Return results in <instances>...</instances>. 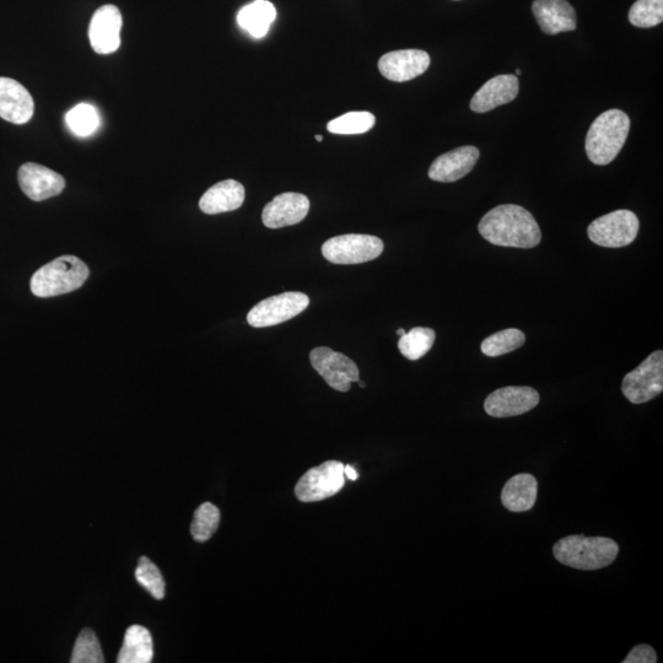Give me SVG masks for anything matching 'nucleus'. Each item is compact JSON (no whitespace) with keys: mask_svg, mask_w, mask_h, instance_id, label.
Wrapping results in <instances>:
<instances>
[{"mask_svg":"<svg viewBox=\"0 0 663 663\" xmlns=\"http://www.w3.org/2000/svg\"><path fill=\"white\" fill-rule=\"evenodd\" d=\"M662 391L663 352L656 350L624 377L622 392L630 403L643 404L660 396Z\"/></svg>","mask_w":663,"mask_h":663,"instance_id":"nucleus-8","label":"nucleus"},{"mask_svg":"<svg viewBox=\"0 0 663 663\" xmlns=\"http://www.w3.org/2000/svg\"><path fill=\"white\" fill-rule=\"evenodd\" d=\"M526 336L524 332L509 328V330L500 331L485 338L481 344L482 353L490 358H497L500 355L515 352L516 349L524 346Z\"/></svg>","mask_w":663,"mask_h":663,"instance_id":"nucleus-25","label":"nucleus"},{"mask_svg":"<svg viewBox=\"0 0 663 663\" xmlns=\"http://www.w3.org/2000/svg\"><path fill=\"white\" fill-rule=\"evenodd\" d=\"M516 74H517V75H521V70H520V69H517V70H516Z\"/></svg>","mask_w":663,"mask_h":663,"instance_id":"nucleus-37","label":"nucleus"},{"mask_svg":"<svg viewBox=\"0 0 663 663\" xmlns=\"http://www.w3.org/2000/svg\"><path fill=\"white\" fill-rule=\"evenodd\" d=\"M21 190L32 201L41 202L61 194L66 188V180L58 172L35 163H26L19 169Z\"/></svg>","mask_w":663,"mask_h":663,"instance_id":"nucleus-13","label":"nucleus"},{"mask_svg":"<svg viewBox=\"0 0 663 663\" xmlns=\"http://www.w3.org/2000/svg\"><path fill=\"white\" fill-rule=\"evenodd\" d=\"M136 579L143 589L147 590L155 600H163L165 597V580L158 567L147 557L139 559L136 570Z\"/></svg>","mask_w":663,"mask_h":663,"instance_id":"nucleus-31","label":"nucleus"},{"mask_svg":"<svg viewBox=\"0 0 663 663\" xmlns=\"http://www.w3.org/2000/svg\"><path fill=\"white\" fill-rule=\"evenodd\" d=\"M479 234L495 246L533 249L541 244L542 233L533 215L515 204L490 210L478 225Z\"/></svg>","mask_w":663,"mask_h":663,"instance_id":"nucleus-1","label":"nucleus"},{"mask_svg":"<svg viewBox=\"0 0 663 663\" xmlns=\"http://www.w3.org/2000/svg\"><path fill=\"white\" fill-rule=\"evenodd\" d=\"M520 83L516 75H498L485 83L471 100V110L476 113H485L497 109L499 106L509 104L519 95Z\"/></svg>","mask_w":663,"mask_h":663,"instance_id":"nucleus-19","label":"nucleus"},{"mask_svg":"<svg viewBox=\"0 0 663 663\" xmlns=\"http://www.w3.org/2000/svg\"><path fill=\"white\" fill-rule=\"evenodd\" d=\"M537 495V479L530 473H520L504 485L501 503L511 512H526L535 506Z\"/></svg>","mask_w":663,"mask_h":663,"instance_id":"nucleus-21","label":"nucleus"},{"mask_svg":"<svg viewBox=\"0 0 663 663\" xmlns=\"http://www.w3.org/2000/svg\"><path fill=\"white\" fill-rule=\"evenodd\" d=\"M220 510L212 503H204L194 512L191 535L194 541L207 542L217 532Z\"/></svg>","mask_w":663,"mask_h":663,"instance_id":"nucleus-26","label":"nucleus"},{"mask_svg":"<svg viewBox=\"0 0 663 663\" xmlns=\"http://www.w3.org/2000/svg\"><path fill=\"white\" fill-rule=\"evenodd\" d=\"M656 651L649 645H638L629 652L623 663H656Z\"/></svg>","mask_w":663,"mask_h":663,"instance_id":"nucleus-32","label":"nucleus"},{"mask_svg":"<svg viewBox=\"0 0 663 663\" xmlns=\"http://www.w3.org/2000/svg\"><path fill=\"white\" fill-rule=\"evenodd\" d=\"M344 474L350 479V481H357L359 474L355 471V468L352 466H344Z\"/></svg>","mask_w":663,"mask_h":663,"instance_id":"nucleus-33","label":"nucleus"},{"mask_svg":"<svg viewBox=\"0 0 663 663\" xmlns=\"http://www.w3.org/2000/svg\"><path fill=\"white\" fill-rule=\"evenodd\" d=\"M406 333H407V332L404 331L403 328H400V330L397 331V334H398V336H400V337L404 336V334H406Z\"/></svg>","mask_w":663,"mask_h":663,"instance_id":"nucleus-34","label":"nucleus"},{"mask_svg":"<svg viewBox=\"0 0 663 663\" xmlns=\"http://www.w3.org/2000/svg\"><path fill=\"white\" fill-rule=\"evenodd\" d=\"M72 663H102L105 662L99 639L93 629L86 628L79 634L74 645Z\"/></svg>","mask_w":663,"mask_h":663,"instance_id":"nucleus-30","label":"nucleus"},{"mask_svg":"<svg viewBox=\"0 0 663 663\" xmlns=\"http://www.w3.org/2000/svg\"><path fill=\"white\" fill-rule=\"evenodd\" d=\"M309 198L300 193H282L263 209L262 221L269 229L301 223L309 214Z\"/></svg>","mask_w":663,"mask_h":663,"instance_id":"nucleus-15","label":"nucleus"},{"mask_svg":"<svg viewBox=\"0 0 663 663\" xmlns=\"http://www.w3.org/2000/svg\"><path fill=\"white\" fill-rule=\"evenodd\" d=\"M630 120L621 110H609L598 116L587 132V158L595 165L611 164L629 136Z\"/></svg>","mask_w":663,"mask_h":663,"instance_id":"nucleus-3","label":"nucleus"},{"mask_svg":"<svg viewBox=\"0 0 663 663\" xmlns=\"http://www.w3.org/2000/svg\"><path fill=\"white\" fill-rule=\"evenodd\" d=\"M154 657L152 634L142 625H132L127 629L118 663H150Z\"/></svg>","mask_w":663,"mask_h":663,"instance_id":"nucleus-22","label":"nucleus"},{"mask_svg":"<svg viewBox=\"0 0 663 663\" xmlns=\"http://www.w3.org/2000/svg\"><path fill=\"white\" fill-rule=\"evenodd\" d=\"M538 403L539 395L535 388L509 386L490 393L484 402V409L490 417L509 418L532 411Z\"/></svg>","mask_w":663,"mask_h":663,"instance_id":"nucleus-11","label":"nucleus"},{"mask_svg":"<svg viewBox=\"0 0 663 663\" xmlns=\"http://www.w3.org/2000/svg\"><path fill=\"white\" fill-rule=\"evenodd\" d=\"M436 333L431 328L415 327L400 338L398 349L404 358L415 361L423 358L433 348Z\"/></svg>","mask_w":663,"mask_h":663,"instance_id":"nucleus-24","label":"nucleus"},{"mask_svg":"<svg viewBox=\"0 0 663 663\" xmlns=\"http://www.w3.org/2000/svg\"><path fill=\"white\" fill-rule=\"evenodd\" d=\"M479 159V150L472 145L451 150L431 164L429 177L442 183L456 182L470 174Z\"/></svg>","mask_w":663,"mask_h":663,"instance_id":"nucleus-17","label":"nucleus"},{"mask_svg":"<svg viewBox=\"0 0 663 663\" xmlns=\"http://www.w3.org/2000/svg\"><path fill=\"white\" fill-rule=\"evenodd\" d=\"M310 361L333 390L348 392L353 382L360 380L357 364L346 355L330 348L318 347L311 350Z\"/></svg>","mask_w":663,"mask_h":663,"instance_id":"nucleus-10","label":"nucleus"},{"mask_svg":"<svg viewBox=\"0 0 663 663\" xmlns=\"http://www.w3.org/2000/svg\"><path fill=\"white\" fill-rule=\"evenodd\" d=\"M310 305L309 296L289 291L258 303L247 315V322L255 328L280 325L304 312Z\"/></svg>","mask_w":663,"mask_h":663,"instance_id":"nucleus-9","label":"nucleus"},{"mask_svg":"<svg viewBox=\"0 0 663 663\" xmlns=\"http://www.w3.org/2000/svg\"><path fill=\"white\" fill-rule=\"evenodd\" d=\"M277 18V10L268 0H255L246 5L237 14V23L252 37L261 39L267 35L273 21Z\"/></svg>","mask_w":663,"mask_h":663,"instance_id":"nucleus-23","label":"nucleus"},{"mask_svg":"<svg viewBox=\"0 0 663 663\" xmlns=\"http://www.w3.org/2000/svg\"><path fill=\"white\" fill-rule=\"evenodd\" d=\"M245 202V187L235 180L217 183L203 194L199 208L209 215L234 212Z\"/></svg>","mask_w":663,"mask_h":663,"instance_id":"nucleus-20","label":"nucleus"},{"mask_svg":"<svg viewBox=\"0 0 663 663\" xmlns=\"http://www.w3.org/2000/svg\"><path fill=\"white\" fill-rule=\"evenodd\" d=\"M532 12L539 28L547 35L574 31L578 26L575 9L567 0H535Z\"/></svg>","mask_w":663,"mask_h":663,"instance_id":"nucleus-18","label":"nucleus"},{"mask_svg":"<svg viewBox=\"0 0 663 663\" xmlns=\"http://www.w3.org/2000/svg\"><path fill=\"white\" fill-rule=\"evenodd\" d=\"M346 485L344 465L339 461H327L311 468L295 485V495L303 503H316L338 494Z\"/></svg>","mask_w":663,"mask_h":663,"instance_id":"nucleus-7","label":"nucleus"},{"mask_svg":"<svg viewBox=\"0 0 663 663\" xmlns=\"http://www.w3.org/2000/svg\"><path fill=\"white\" fill-rule=\"evenodd\" d=\"M122 25V14L115 5L107 4L97 9L89 28L93 50L99 55L116 52L121 46Z\"/></svg>","mask_w":663,"mask_h":663,"instance_id":"nucleus-12","label":"nucleus"},{"mask_svg":"<svg viewBox=\"0 0 663 663\" xmlns=\"http://www.w3.org/2000/svg\"><path fill=\"white\" fill-rule=\"evenodd\" d=\"M639 229L640 223L636 214L621 209L592 221L587 235L598 246L618 249L633 244Z\"/></svg>","mask_w":663,"mask_h":663,"instance_id":"nucleus-5","label":"nucleus"},{"mask_svg":"<svg viewBox=\"0 0 663 663\" xmlns=\"http://www.w3.org/2000/svg\"><path fill=\"white\" fill-rule=\"evenodd\" d=\"M357 384H358L360 387H363V388H365V386H366V385L364 384V382H363V381H360V380L357 382Z\"/></svg>","mask_w":663,"mask_h":663,"instance_id":"nucleus-35","label":"nucleus"},{"mask_svg":"<svg viewBox=\"0 0 663 663\" xmlns=\"http://www.w3.org/2000/svg\"><path fill=\"white\" fill-rule=\"evenodd\" d=\"M430 67V56L420 50L386 53L379 61V70L391 82L404 83L419 77Z\"/></svg>","mask_w":663,"mask_h":663,"instance_id":"nucleus-14","label":"nucleus"},{"mask_svg":"<svg viewBox=\"0 0 663 663\" xmlns=\"http://www.w3.org/2000/svg\"><path fill=\"white\" fill-rule=\"evenodd\" d=\"M384 249V241L379 237L348 234L326 241L322 246V255L334 264H360L376 260Z\"/></svg>","mask_w":663,"mask_h":663,"instance_id":"nucleus-6","label":"nucleus"},{"mask_svg":"<svg viewBox=\"0 0 663 663\" xmlns=\"http://www.w3.org/2000/svg\"><path fill=\"white\" fill-rule=\"evenodd\" d=\"M315 138H316L317 142H322V140H323L322 136H316Z\"/></svg>","mask_w":663,"mask_h":663,"instance_id":"nucleus-36","label":"nucleus"},{"mask_svg":"<svg viewBox=\"0 0 663 663\" xmlns=\"http://www.w3.org/2000/svg\"><path fill=\"white\" fill-rule=\"evenodd\" d=\"M628 18L636 28H654L663 21V0H638L629 10Z\"/></svg>","mask_w":663,"mask_h":663,"instance_id":"nucleus-29","label":"nucleus"},{"mask_svg":"<svg viewBox=\"0 0 663 663\" xmlns=\"http://www.w3.org/2000/svg\"><path fill=\"white\" fill-rule=\"evenodd\" d=\"M67 125L75 136L89 137L100 126L99 112L93 105L79 104L66 116Z\"/></svg>","mask_w":663,"mask_h":663,"instance_id":"nucleus-27","label":"nucleus"},{"mask_svg":"<svg viewBox=\"0 0 663 663\" xmlns=\"http://www.w3.org/2000/svg\"><path fill=\"white\" fill-rule=\"evenodd\" d=\"M35 112V102L24 85L0 77V117L14 125H25Z\"/></svg>","mask_w":663,"mask_h":663,"instance_id":"nucleus-16","label":"nucleus"},{"mask_svg":"<svg viewBox=\"0 0 663 663\" xmlns=\"http://www.w3.org/2000/svg\"><path fill=\"white\" fill-rule=\"evenodd\" d=\"M89 268L75 256H62L47 263L31 278V291L39 298H52L82 288L89 278Z\"/></svg>","mask_w":663,"mask_h":663,"instance_id":"nucleus-4","label":"nucleus"},{"mask_svg":"<svg viewBox=\"0 0 663 663\" xmlns=\"http://www.w3.org/2000/svg\"><path fill=\"white\" fill-rule=\"evenodd\" d=\"M376 118L366 111L348 112L327 125L328 131L334 134H363L374 128Z\"/></svg>","mask_w":663,"mask_h":663,"instance_id":"nucleus-28","label":"nucleus"},{"mask_svg":"<svg viewBox=\"0 0 663 663\" xmlns=\"http://www.w3.org/2000/svg\"><path fill=\"white\" fill-rule=\"evenodd\" d=\"M618 553L617 542L606 537L568 536L559 539L553 547L554 557L560 564L584 571L609 567Z\"/></svg>","mask_w":663,"mask_h":663,"instance_id":"nucleus-2","label":"nucleus"}]
</instances>
